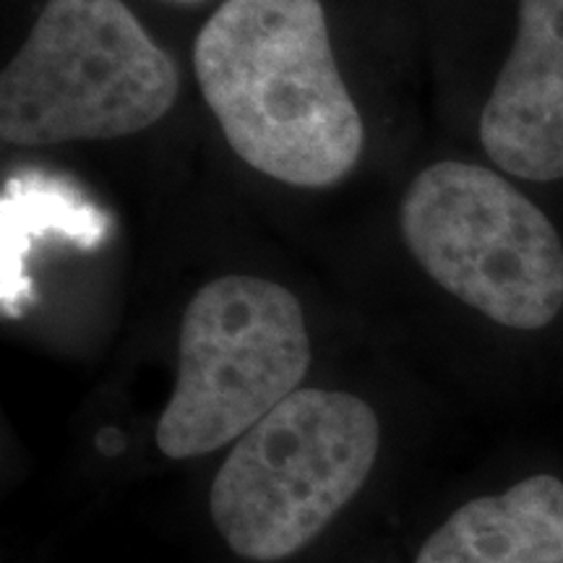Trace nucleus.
<instances>
[{
	"mask_svg": "<svg viewBox=\"0 0 563 563\" xmlns=\"http://www.w3.org/2000/svg\"><path fill=\"white\" fill-rule=\"evenodd\" d=\"M178 3H194V0H178Z\"/></svg>",
	"mask_w": 563,
	"mask_h": 563,
	"instance_id": "nucleus-9",
	"label": "nucleus"
},
{
	"mask_svg": "<svg viewBox=\"0 0 563 563\" xmlns=\"http://www.w3.org/2000/svg\"><path fill=\"white\" fill-rule=\"evenodd\" d=\"M175 60L123 0H47L0 76V136L16 146L123 139L178 100Z\"/></svg>",
	"mask_w": 563,
	"mask_h": 563,
	"instance_id": "nucleus-2",
	"label": "nucleus"
},
{
	"mask_svg": "<svg viewBox=\"0 0 563 563\" xmlns=\"http://www.w3.org/2000/svg\"><path fill=\"white\" fill-rule=\"evenodd\" d=\"M112 235V217L66 175L24 167L0 194V311L16 319L34 302L30 264L42 243L95 251Z\"/></svg>",
	"mask_w": 563,
	"mask_h": 563,
	"instance_id": "nucleus-7",
	"label": "nucleus"
},
{
	"mask_svg": "<svg viewBox=\"0 0 563 563\" xmlns=\"http://www.w3.org/2000/svg\"><path fill=\"white\" fill-rule=\"evenodd\" d=\"M415 563H563V483L532 475L464 504L422 543Z\"/></svg>",
	"mask_w": 563,
	"mask_h": 563,
	"instance_id": "nucleus-8",
	"label": "nucleus"
},
{
	"mask_svg": "<svg viewBox=\"0 0 563 563\" xmlns=\"http://www.w3.org/2000/svg\"><path fill=\"white\" fill-rule=\"evenodd\" d=\"M483 150L514 178L563 180V0H519L517 34L481 115Z\"/></svg>",
	"mask_w": 563,
	"mask_h": 563,
	"instance_id": "nucleus-6",
	"label": "nucleus"
},
{
	"mask_svg": "<svg viewBox=\"0 0 563 563\" xmlns=\"http://www.w3.org/2000/svg\"><path fill=\"white\" fill-rule=\"evenodd\" d=\"M399 222L422 272L485 319L538 332L561 313V235L504 175L435 162L410 183Z\"/></svg>",
	"mask_w": 563,
	"mask_h": 563,
	"instance_id": "nucleus-4",
	"label": "nucleus"
},
{
	"mask_svg": "<svg viewBox=\"0 0 563 563\" xmlns=\"http://www.w3.org/2000/svg\"><path fill=\"white\" fill-rule=\"evenodd\" d=\"M382 422L347 391L298 389L241 435L211 483V519L241 559H290L368 481Z\"/></svg>",
	"mask_w": 563,
	"mask_h": 563,
	"instance_id": "nucleus-3",
	"label": "nucleus"
},
{
	"mask_svg": "<svg viewBox=\"0 0 563 563\" xmlns=\"http://www.w3.org/2000/svg\"><path fill=\"white\" fill-rule=\"evenodd\" d=\"M308 365L306 316L287 287L245 274L209 282L183 313L159 452L191 460L238 441L300 389Z\"/></svg>",
	"mask_w": 563,
	"mask_h": 563,
	"instance_id": "nucleus-5",
	"label": "nucleus"
},
{
	"mask_svg": "<svg viewBox=\"0 0 563 563\" xmlns=\"http://www.w3.org/2000/svg\"><path fill=\"white\" fill-rule=\"evenodd\" d=\"M201 95L253 170L329 188L355 170L365 125L336 68L321 0H224L194 45Z\"/></svg>",
	"mask_w": 563,
	"mask_h": 563,
	"instance_id": "nucleus-1",
	"label": "nucleus"
}]
</instances>
